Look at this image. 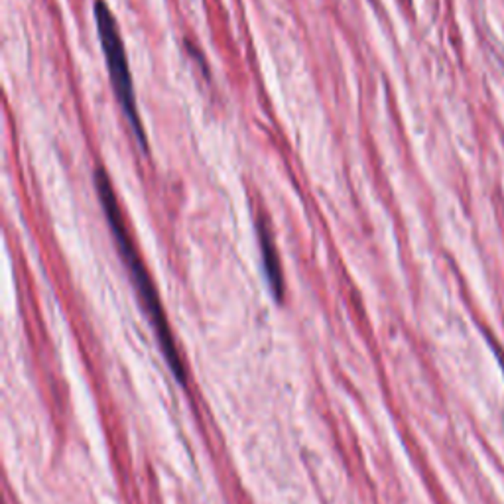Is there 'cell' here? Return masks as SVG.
Returning <instances> with one entry per match:
<instances>
[{"label": "cell", "instance_id": "6da1fadb", "mask_svg": "<svg viewBox=\"0 0 504 504\" xmlns=\"http://www.w3.org/2000/svg\"><path fill=\"white\" fill-rule=\"evenodd\" d=\"M93 180H95V190L97 195H99V201L103 205L104 217H106L109 226H111V235H113L114 243H116V248L121 252L124 266H126L128 274H131L132 284H134L136 292H138L142 305H144V309L148 313L150 322H152L154 329H156L160 347L164 351L165 358H168L172 371L177 376V380L185 383V368L182 365V356L177 353V347H175L174 335H172L168 319H165L164 307H162V302H160V296H158L156 286H154V282L150 278L148 268H146V264L142 261L138 248L134 246L131 231L126 226V219L122 215L121 205L116 201V193H114L111 177L106 175L103 168H97L95 174H93Z\"/></svg>", "mask_w": 504, "mask_h": 504}, {"label": "cell", "instance_id": "7a4b0ae2", "mask_svg": "<svg viewBox=\"0 0 504 504\" xmlns=\"http://www.w3.org/2000/svg\"><path fill=\"white\" fill-rule=\"evenodd\" d=\"M93 14H95L97 34L101 40V48H103L104 61H106V70H109V77L113 83L114 95L119 99V104H121L122 113L131 124L134 136L138 140L140 148L148 152V136H146L138 106H136L134 81H132L131 65H128L126 48H124L121 30H119V22H116L113 10L109 9V4L104 0H95Z\"/></svg>", "mask_w": 504, "mask_h": 504}, {"label": "cell", "instance_id": "3957f363", "mask_svg": "<svg viewBox=\"0 0 504 504\" xmlns=\"http://www.w3.org/2000/svg\"><path fill=\"white\" fill-rule=\"evenodd\" d=\"M256 235H258V243H261V254H262V266H264V274L268 280L270 290L274 297L282 302L284 297V274H282V264H280L278 248L274 243V235L270 231L268 223L264 219L256 221Z\"/></svg>", "mask_w": 504, "mask_h": 504}]
</instances>
